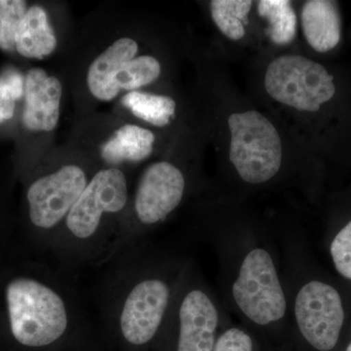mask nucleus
<instances>
[{"label": "nucleus", "instance_id": "f257e3e1", "mask_svg": "<svg viewBox=\"0 0 351 351\" xmlns=\"http://www.w3.org/2000/svg\"><path fill=\"white\" fill-rule=\"evenodd\" d=\"M104 265L108 269L98 295L100 319L125 345H149L167 317L172 286L165 277L152 274L140 242Z\"/></svg>", "mask_w": 351, "mask_h": 351}, {"label": "nucleus", "instance_id": "5701e85b", "mask_svg": "<svg viewBox=\"0 0 351 351\" xmlns=\"http://www.w3.org/2000/svg\"><path fill=\"white\" fill-rule=\"evenodd\" d=\"M213 351H253V341L242 330L232 328L221 335Z\"/></svg>", "mask_w": 351, "mask_h": 351}, {"label": "nucleus", "instance_id": "f03ea898", "mask_svg": "<svg viewBox=\"0 0 351 351\" xmlns=\"http://www.w3.org/2000/svg\"><path fill=\"white\" fill-rule=\"evenodd\" d=\"M129 201L123 171L107 168L91 178L49 248L64 271L101 267L114 257Z\"/></svg>", "mask_w": 351, "mask_h": 351}, {"label": "nucleus", "instance_id": "7ed1b4c3", "mask_svg": "<svg viewBox=\"0 0 351 351\" xmlns=\"http://www.w3.org/2000/svg\"><path fill=\"white\" fill-rule=\"evenodd\" d=\"M3 306L11 336L29 348L55 346L87 319L80 295L62 269L11 277L4 284Z\"/></svg>", "mask_w": 351, "mask_h": 351}, {"label": "nucleus", "instance_id": "dca6fc26", "mask_svg": "<svg viewBox=\"0 0 351 351\" xmlns=\"http://www.w3.org/2000/svg\"><path fill=\"white\" fill-rule=\"evenodd\" d=\"M122 103L138 119L157 127L168 125L177 108L171 97L138 91L127 94Z\"/></svg>", "mask_w": 351, "mask_h": 351}, {"label": "nucleus", "instance_id": "b1692460", "mask_svg": "<svg viewBox=\"0 0 351 351\" xmlns=\"http://www.w3.org/2000/svg\"><path fill=\"white\" fill-rule=\"evenodd\" d=\"M346 351H351V343L348 346V348H346Z\"/></svg>", "mask_w": 351, "mask_h": 351}, {"label": "nucleus", "instance_id": "f3484780", "mask_svg": "<svg viewBox=\"0 0 351 351\" xmlns=\"http://www.w3.org/2000/svg\"><path fill=\"white\" fill-rule=\"evenodd\" d=\"M258 14L269 23V36L277 45H287L297 34V15L287 0H262Z\"/></svg>", "mask_w": 351, "mask_h": 351}, {"label": "nucleus", "instance_id": "6e6552de", "mask_svg": "<svg viewBox=\"0 0 351 351\" xmlns=\"http://www.w3.org/2000/svg\"><path fill=\"white\" fill-rule=\"evenodd\" d=\"M242 313L258 325H267L285 315V295L269 252L257 248L245 257L232 287Z\"/></svg>", "mask_w": 351, "mask_h": 351}, {"label": "nucleus", "instance_id": "20e7f679", "mask_svg": "<svg viewBox=\"0 0 351 351\" xmlns=\"http://www.w3.org/2000/svg\"><path fill=\"white\" fill-rule=\"evenodd\" d=\"M228 123L230 159L240 178L258 184L276 177L282 164V142L271 121L257 110H247L230 114Z\"/></svg>", "mask_w": 351, "mask_h": 351}, {"label": "nucleus", "instance_id": "f8f14e48", "mask_svg": "<svg viewBox=\"0 0 351 351\" xmlns=\"http://www.w3.org/2000/svg\"><path fill=\"white\" fill-rule=\"evenodd\" d=\"M138 50L134 39L122 38L114 41L97 58L88 71L87 84L90 92L98 100L112 101L119 95L114 84L120 69L135 58Z\"/></svg>", "mask_w": 351, "mask_h": 351}, {"label": "nucleus", "instance_id": "a211bd4d", "mask_svg": "<svg viewBox=\"0 0 351 351\" xmlns=\"http://www.w3.org/2000/svg\"><path fill=\"white\" fill-rule=\"evenodd\" d=\"M253 1L249 0H213L210 2L212 19L219 32L230 40L245 36Z\"/></svg>", "mask_w": 351, "mask_h": 351}, {"label": "nucleus", "instance_id": "ddd939ff", "mask_svg": "<svg viewBox=\"0 0 351 351\" xmlns=\"http://www.w3.org/2000/svg\"><path fill=\"white\" fill-rule=\"evenodd\" d=\"M301 21L304 38L314 50L325 53L338 45L341 36V18L336 1L304 2Z\"/></svg>", "mask_w": 351, "mask_h": 351}, {"label": "nucleus", "instance_id": "412c9836", "mask_svg": "<svg viewBox=\"0 0 351 351\" xmlns=\"http://www.w3.org/2000/svg\"><path fill=\"white\" fill-rule=\"evenodd\" d=\"M27 8L25 0H0V50L16 53V36Z\"/></svg>", "mask_w": 351, "mask_h": 351}, {"label": "nucleus", "instance_id": "39448f33", "mask_svg": "<svg viewBox=\"0 0 351 351\" xmlns=\"http://www.w3.org/2000/svg\"><path fill=\"white\" fill-rule=\"evenodd\" d=\"M186 186L184 175L174 164L159 161L149 165L138 181L132 214L124 218L115 256L140 241L144 228L165 221L181 204Z\"/></svg>", "mask_w": 351, "mask_h": 351}, {"label": "nucleus", "instance_id": "2eb2a0df", "mask_svg": "<svg viewBox=\"0 0 351 351\" xmlns=\"http://www.w3.org/2000/svg\"><path fill=\"white\" fill-rule=\"evenodd\" d=\"M156 136L137 125H124L101 147V156L108 163L142 161L151 156Z\"/></svg>", "mask_w": 351, "mask_h": 351}, {"label": "nucleus", "instance_id": "423d86ee", "mask_svg": "<svg viewBox=\"0 0 351 351\" xmlns=\"http://www.w3.org/2000/svg\"><path fill=\"white\" fill-rule=\"evenodd\" d=\"M90 180L82 167L68 164L29 182L25 195L27 219L46 248H50Z\"/></svg>", "mask_w": 351, "mask_h": 351}, {"label": "nucleus", "instance_id": "aec40b11", "mask_svg": "<svg viewBox=\"0 0 351 351\" xmlns=\"http://www.w3.org/2000/svg\"><path fill=\"white\" fill-rule=\"evenodd\" d=\"M25 78V75L14 68L0 73V128L15 119L18 104L24 101Z\"/></svg>", "mask_w": 351, "mask_h": 351}, {"label": "nucleus", "instance_id": "0eeeda50", "mask_svg": "<svg viewBox=\"0 0 351 351\" xmlns=\"http://www.w3.org/2000/svg\"><path fill=\"white\" fill-rule=\"evenodd\" d=\"M265 88L277 103L299 112H317L336 94L331 73L322 64L300 55H283L270 62Z\"/></svg>", "mask_w": 351, "mask_h": 351}, {"label": "nucleus", "instance_id": "6ab92c4d", "mask_svg": "<svg viewBox=\"0 0 351 351\" xmlns=\"http://www.w3.org/2000/svg\"><path fill=\"white\" fill-rule=\"evenodd\" d=\"M161 66L156 58L141 56L127 62L117 73L114 84L119 92L121 90L138 89L156 82L160 76Z\"/></svg>", "mask_w": 351, "mask_h": 351}, {"label": "nucleus", "instance_id": "9d476101", "mask_svg": "<svg viewBox=\"0 0 351 351\" xmlns=\"http://www.w3.org/2000/svg\"><path fill=\"white\" fill-rule=\"evenodd\" d=\"M177 351H213L218 328V311L206 293L186 291L177 311Z\"/></svg>", "mask_w": 351, "mask_h": 351}, {"label": "nucleus", "instance_id": "4be33fe9", "mask_svg": "<svg viewBox=\"0 0 351 351\" xmlns=\"http://www.w3.org/2000/svg\"><path fill=\"white\" fill-rule=\"evenodd\" d=\"M330 251L337 271L351 280V221L332 240Z\"/></svg>", "mask_w": 351, "mask_h": 351}, {"label": "nucleus", "instance_id": "1a4fd4ad", "mask_svg": "<svg viewBox=\"0 0 351 351\" xmlns=\"http://www.w3.org/2000/svg\"><path fill=\"white\" fill-rule=\"evenodd\" d=\"M295 320L302 337L320 351H329L338 343L345 311L338 291L320 281L302 286L295 302Z\"/></svg>", "mask_w": 351, "mask_h": 351}, {"label": "nucleus", "instance_id": "4468645a", "mask_svg": "<svg viewBox=\"0 0 351 351\" xmlns=\"http://www.w3.org/2000/svg\"><path fill=\"white\" fill-rule=\"evenodd\" d=\"M57 47V38L43 7L31 5L16 36V53L27 59H43Z\"/></svg>", "mask_w": 351, "mask_h": 351}, {"label": "nucleus", "instance_id": "9b49d317", "mask_svg": "<svg viewBox=\"0 0 351 351\" xmlns=\"http://www.w3.org/2000/svg\"><path fill=\"white\" fill-rule=\"evenodd\" d=\"M63 88L55 76L43 69H29L25 78V97L21 125L29 133L50 132L60 117Z\"/></svg>", "mask_w": 351, "mask_h": 351}]
</instances>
